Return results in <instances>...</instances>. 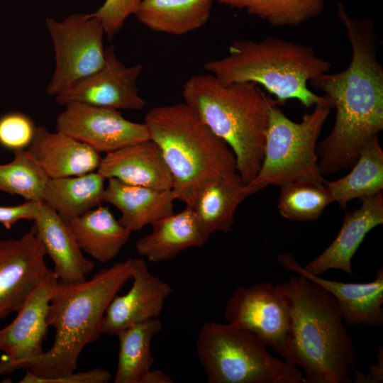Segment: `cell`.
Here are the masks:
<instances>
[{"mask_svg":"<svg viewBox=\"0 0 383 383\" xmlns=\"http://www.w3.org/2000/svg\"><path fill=\"white\" fill-rule=\"evenodd\" d=\"M336 15L350 45V63L343 71L326 72L309 82L336 111L331 133L317 144L323 175L351 167L365 145L383 129V68L374 26L367 18L351 16L342 1L338 2Z\"/></svg>","mask_w":383,"mask_h":383,"instance_id":"6da1fadb","label":"cell"},{"mask_svg":"<svg viewBox=\"0 0 383 383\" xmlns=\"http://www.w3.org/2000/svg\"><path fill=\"white\" fill-rule=\"evenodd\" d=\"M133 258L113 264L82 282L58 279L50 299L47 322L55 329L51 348L26 363L40 379L75 372L84 347L96 341L106 311L122 287L131 279Z\"/></svg>","mask_w":383,"mask_h":383,"instance_id":"7a4b0ae2","label":"cell"},{"mask_svg":"<svg viewBox=\"0 0 383 383\" xmlns=\"http://www.w3.org/2000/svg\"><path fill=\"white\" fill-rule=\"evenodd\" d=\"M279 285L291 313V363L306 383L352 382L355 345L333 296L301 274Z\"/></svg>","mask_w":383,"mask_h":383,"instance_id":"3957f363","label":"cell"},{"mask_svg":"<svg viewBox=\"0 0 383 383\" xmlns=\"http://www.w3.org/2000/svg\"><path fill=\"white\" fill-rule=\"evenodd\" d=\"M184 103L233 151L236 172L250 182L262 161L270 109L277 104L258 84L225 83L211 74L192 76L182 87Z\"/></svg>","mask_w":383,"mask_h":383,"instance_id":"277c9868","label":"cell"},{"mask_svg":"<svg viewBox=\"0 0 383 383\" xmlns=\"http://www.w3.org/2000/svg\"><path fill=\"white\" fill-rule=\"evenodd\" d=\"M144 123L172 174L174 197L186 206L209 184L237 172L231 149L184 102L152 108Z\"/></svg>","mask_w":383,"mask_h":383,"instance_id":"5b68a950","label":"cell"},{"mask_svg":"<svg viewBox=\"0 0 383 383\" xmlns=\"http://www.w3.org/2000/svg\"><path fill=\"white\" fill-rule=\"evenodd\" d=\"M331 67L312 47L274 37L234 40L228 55L204 65L206 71L225 83L250 82L262 87L279 106L296 99L306 108L323 99L309 89V82Z\"/></svg>","mask_w":383,"mask_h":383,"instance_id":"8992f818","label":"cell"},{"mask_svg":"<svg viewBox=\"0 0 383 383\" xmlns=\"http://www.w3.org/2000/svg\"><path fill=\"white\" fill-rule=\"evenodd\" d=\"M267 348L254 333L228 322H204L196 340L209 383H306L297 366Z\"/></svg>","mask_w":383,"mask_h":383,"instance_id":"52a82bcc","label":"cell"},{"mask_svg":"<svg viewBox=\"0 0 383 383\" xmlns=\"http://www.w3.org/2000/svg\"><path fill=\"white\" fill-rule=\"evenodd\" d=\"M326 96L299 122L289 118L278 104L270 109L263 158L255 177L243 187L248 196L270 186L292 182L324 184L317 144L332 109Z\"/></svg>","mask_w":383,"mask_h":383,"instance_id":"ba28073f","label":"cell"},{"mask_svg":"<svg viewBox=\"0 0 383 383\" xmlns=\"http://www.w3.org/2000/svg\"><path fill=\"white\" fill-rule=\"evenodd\" d=\"M45 26L52 42L55 60L47 92L55 96L104 66L105 33L99 20L83 13L71 14L62 21L48 18Z\"/></svg>","mask_w":383,"mask_h":383,"instance_id":"9c48e42d","label":"cell"},{"mask_svg":"<svg viewBox=\"0 0 383 383\" xmlns=\"http://www.w3.org/2000/svg\"><path fill=\"white\" fill-rule=\"evenodd\" d=\"M224 318L256 335L291 363V313L279 284L266 281L237 287L226 302Z\"/></svg>","mask_w":383,"mask_h":383,"instance_id":"30bf717a","label":"cell"},{"mask_svg":"<svg viewBox=\"0 0 383 383\" xmlns=\"http://www.w3.org/2000/svg\"><path fill=\"white\" fill-rule=\"evenodd\" d=\"M46 255L34 224L21 237L0 241V320L17 313L46 279Z\"/></svg>","mask_w":383,"mask_h":383,"instance_id":"8fae6325","label":"cell"},{"mask_svg":"<svg viewBox=\"0 0 383 383\" xmlns=\"http://www.w3.org/2000/svg\"><path fill=\"white\" fill-rule=\"evenodd\" d=\"M56 118V131L82 142L99 153H109L150 139L145 123L125 118L119 110L70 102Z\"/></svg>","mask_w":383,"mask_h":383,"instance_id":"7c38bea8","label":"cell"},{"mask_svg":"<svg viewBox=\"0 0 383 383\" xmlns=\"http://www.w3.org/2000/svg\"><path fill=\"white\" fill-rule=\"evenodd\" d=\"M142 71L140 64L126 66L118 59L113 46H109L105 48L104 66L60 91L55 101L62 106L81 102L118 110H141L145 100L139 94L137 80Z\"/></svg>","mask_w":383,"mask_h":383,"instance_id":"4fadbf2b","label":"cell"},{"mask_svg":"<svg viewBox=\"0 0 383 383\" xmlns=\"http://www.w3.org/2000/svg\"><path fill=\"white\" fill-rule=\"evenodd\" d=\"M58 278L50 269L44 282L33 292L17 312L15 319L0 329V376L21 370L38 358L48 330L47 315L52 292Z\"/></svg>","mask_w":383,"mask_h":383,"instance_id":"5bb4252c","label":"cell"},{"mask_svg":"<svg viewBox=\"0 0 383 383\" xmlns=\"http://www.w3.org/2000/svg\"><path fill=\"white\" fill-rule=\"evenodd\" d=\"M129 291L116 294L109 304L101 335H116L134 325L159 318L165 300L172 293L170 284L150 273L144 259L133 258Z\"/></svg>","mask_w":383,"mask_h":383,"instance_id":"9a60e30c","label":"cell"},{"mask_svg":"<svg viewBox=\"0 0 383 383\" xmlns=\"http://www.w3.org/2000/svg\"><path fill=\"white\" fill-rule=\"evenodd\" d=\"M279 264L313 282L335 299L344 323L349 326L380 327L383 325V268L366 283H348L323 279L307 272L291 253L278 256Z\"/></svg>","mask_w":383,"mask_h":383,"instance_id":"2e32d148","label":"cell"},{"mask_svg":"<svg viewBox=\"0 0 383 383\" xmlns=\"http://www.w3.org/2000/svg\"><path fill=\"white\" fill-rule=\"evenodd\" d=\"M359 209L348 211L341 228L328 247L303 267L319 276L327 270H342L354 276L352 260L366 235L383 223V192L361 199Z\"/></svg>","mask_w":383,"mask_h":383,"instance_id":"e0dca14e","label":"cell"},{"mask_svg":"<svg viewBox=\"0 0 383 383\" xmlns=\"http://www.w3.org/2000/svg\"><path fill=\"white\" fill-rule=\"evenodd\" d=\"M106 179L155 189H172L173 179L159 146L151 139L106 154L96 170Z\"/></svg>","mask_w":383,"mask_h":383,"instance_id":"ac0fdd59","label":"cell"},{"mask_svg":"<svg viewBox=\"0 0 383 383\" xmlns=\"http://www.w3.org/2000/svg\"><path fill=\"white\" fill-rule=\"evenodd\" d=\"M26 152L50 179L94 172L102 158L88 145L61 132H50L43 126L35 128Z\"/></svg>","mask_w":383,"mask_h":383,"instance_id":"d6986e66","label":"cell"},{"mask_svg":"<svg viewBox=\"0 0 383 383\" xmlns=\"http://www.w3.org/2000/svg\"><path fill=\"white\" fill-rule=\"evenodd\" d=\"M33 221L58 279L66 282L86 280L95 264L83 255L67 222L45 201H42L38 216Z\"/></svg>","mask_w":383,"mask_h":383,"instance_id":"ffe728a7","label":"cell"},{"mask_svg":"<svg viewBox=\"0 0 383 383\" xmlns=\"http://www.w3.org/2000/svg\"><path fill=\"white\" fill-rule=\"evenodd\" d=\"M174 200L172 189L131 185L114 178L108 179L104 195V202L121 211L118 221L131 233L173 213Z\"/></svg>","mask_w":383,"mask_h":383,"instance_id":"44dd1931","label":"cell"},{"mask_svg":"<svg viewBox=\"0 0 383 383\" xmlns=\"http://www.w3.org/2000/svg\"><path fill=\"white\" fill-rule=\"evenodd\" d=\"M151 226L152 231L135 244L137 252L150 262L172 260L181 252L207 242L188 206L177 213L157 220Z\"/></svg>","mask_w":383,"mask_h":383,"instance_id":"7402d4cb","label":"cell"},{"mask_svg":"<svg viewBox=\"0 0 383 383\" xmlns=\"http://www.w3.org/2000/svg\"><path fill=\"white\" fill-rule=\"evenodd\" d=\"M245 184L238 172L215 180L204 187L189 207L206 241L216 231L226 233L232 230L235 211L248 196L243 192Z\"/></svg>","mask_w":383,"mask_h":383,"instance_id":"603a6c76","label":"cell"},{"mask_svg":"<svg viewBox=\"0 0 383 383\" xmlns=\"http://www.w3.org/2000/svg\"><path fill=\"white\" fill-rule=\"evenodd\" d=\"M67 223L82 251L102 263L119 253L131 233L101 205Z\"/></svg>","mask_w":383,"mask_h":383,"instance_id":"cb8c5ba5","label":"cell"},{"mask_svg":"<svg viewBox=\"0 0 383 383\" xmlns=\"http://www.w3.org/2000/svg\"><path fill=\"white\" fill-rule=\"evenodd\" d=\"M215 0H141L137 20L155 32L182 35L203 27Z\"/></svg>","mask_w":383,"mask_h":383,"instance_id":"d4e9b609","label":"cell"},{"mask_svg":"<svg viewBox=\"0 0 383 383\" xmlns=\"http://www.w3.org/2000/svg\"><path fill=\"white\" fill-rule=\"evenodd\" d=\"M105 180L97 171L78 176L49 178L43 201L68 222L101 205L104 201Z\"/></svg>","mask_w":383,"mask_h":383,"instance_id":"484cf974","label":"cell"},{"mask_svg":"<svg viewBox=\"0 0 383 383\" xmlns=\"http://www.w3.org/2000/svg\"><path fill=\"white\" fill-rule=\"evenodd\" d=\"M351 171L333 181L325 180L333 200L342 209L355 199H364L383 189V150L379 136L370 140L361 150Z\"/></svg>","mask_w":383,"mask_h":383,"instance_id":"4316f807","label":"cell"},{"mask_svg":"<svg viewBox=\"0 0 383 383\" xmlns=\"http://www.w3.org/2000/svg\"><path fill=\"white\" fill-rule=\"evenodd\" d=\"M162 328V323L157 318L131 326L116 335L119 350L114 383H142L154 364L152 340Z\"/></svg>","mask_w":383,"mask_h":383,"instance_id":"83f0119b","label":"cell"},{"mask_svg":"<svg viewBox=\"0 0 383 383\" xmlns=\"http://www.w3.org/2000/svg\"><path fill=\"white\" fill-rule=\"evenodd\" d=\"M231 9L245 10L275 27H296L319 16L326 0H216Z\"/></svg>","mask_w":383,"mask_h":383,"instance_id":"f1b7e54d","label":"cell"},{"mask_svg":"<svg viewBox=\"0 0 383 383\" xmlns=\"http://www.w3.org/2000/svg\"><path fill=\"white\" fill-rule=\"evenodd\" d=\"M279 187L277 209L283 218L290 221H316L334 202L324 184L292 182Z\"/></svg>","mask_w":383,"mask_h":383,"instance_id":"f546056e","label":"cell"},{"mask_svg":"<svg viewBox=\"0 0 383 383\" xmlns=\"http://www.w3.org/2000/svg\"><path fill=\"white\" fill-rule=\"evenodd\" d=\"M48 179L24 149L13 150L12 160L0 164V192L26 200L43 201Z\"/></svg>","mask_w":383,"mask_h":383,"instance_id":"4dcf8cb0","label":"cell"},{"mask_svg":"<svg viewBox=\"0 0 383 383\" xmlns=\"http://www.w3.org/2000/svg\"><path fill=\"white\" fill-rule=\"evenodd\" d=\"M35 128L30 118L17 112L0 118V145L16 150L28 148L32 142Z\"/></svg>","mask_w":383,"mask_h":383,"instance_id":"1f68e13d","label":"cell"},{"mask_svg":"<svg viewBox=\"0 0 383 383\" xmlns=\"http://www.w3.org/2000/svg\"><path fill=\"white\" fill-rule=\"evenodd\" d=\"M141 0H105L94 12L87 13L101 23L105 35L111 40L126 20L136 12Z\"/></svg>","mask_w":383,"mask_h":383,"instance_id":"d6a6232c","label":"cell"},{"mask_svg":"<svg viewBox=\"0 0 383 383\" xmlns=\"http://www.w3.org/2000/svg\"><path fill=\"white\" fill-rule=\"evenodd\" d=\"M111 379V373L103 368L86 372H72L65 376L50 379H40L28 370L20 383H107Z\"/></svg>","mask_w":383,"mask_h":383,"instance_id":"836d02e7","label":"cell"},{"mask_svg":"<svg viewBox=\"0 0 383 383\" xmlns=\"http://www.w3.org/2000/svg\"><path fill=\"white\" fill-rule=\"evenodd\" d=\"M42 201L26 200L16 206H0V223L6 229L21 220L34 221L38 216Z\"/></svg>","mask_w":383,"mask_h":383,"instance_id":"e575fe53","label":"cell"},{"mask_svg":"<svg viewBox=\"0 0 383 383\" xmlns=\"http://www.w3.org/2000/svg\"><path fill=\"white\" fill-rule=\"evenodd\" d=\"M377 362L370 365V372L362 373L355 371V377L352 382L355 383H382L383 382V347L379 346L377 350Z\"/></svg>","mask_w":383,"mask_h":383,"instance_id":"d590c367","label":"cell"},{"mask_svg":"<svg viewBox=\"0 0 383 383\" xmlns=\"http://www.w3.org/2000/svg\"><path fill=\"white\" fill-rule=\"evenodd\" d=\"M172 379L159 370H150L143 379L142 383H172Z\"/></svg>","mask_w":383,"mask_h":383,"instance_id":"8d00e7d4","label":"cell"}]
</instances>
